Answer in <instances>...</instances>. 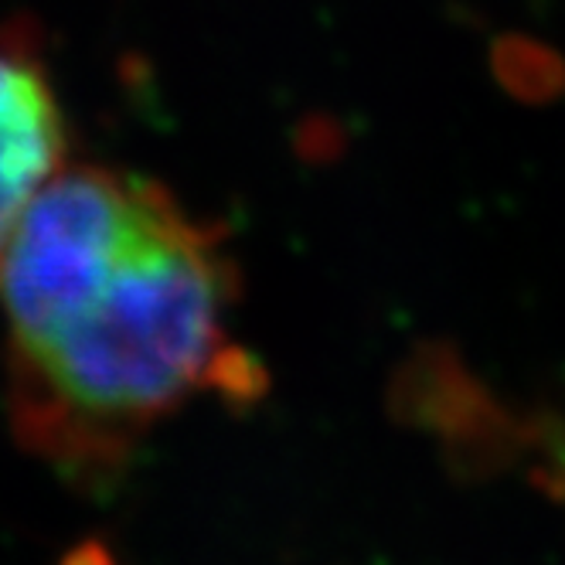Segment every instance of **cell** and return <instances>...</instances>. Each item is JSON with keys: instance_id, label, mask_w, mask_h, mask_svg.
I'll use <instances>...</instances> for the list:
<instances>
[{"instance_id": "3", "label": "cell", "mask_w": 565, "mask_h": 565, "mask_svg": "<svg viewBox=\"0 0 565 565\" xmlns=\"http://www.w3.org/2000/svg\"><path fill=\"white\" fill-rule=\"evenodd\" d=\"M552 460H555V477H558L562 491H565V447H552Z\"/></svg>"}, {"instance_id": "2", "label": "cell", "mask_w": 565, "mask_h": 565, "mask_svg": "<svg viewBox=\"0 0 565 565\" xmlns=\"http://www.w3.org/2000/svg\"><path fill=\"white\" fill-rule=\"evenodd\" d=\"M65 150L49 68L24 45L0 42V263L28 209L65 168Z\"/></svg>"}, {"instance_id": "1", "label": "cell", "mask_w": 565, "mask_h": 565, "mask_svg": "<svg viewBox=\"0 0 565 565\" xmlns=\"http://www.w3.org/2000/svg\"><path fill=\"white\" fill-rule=\"evenodd\" d=\"M222 232L150 178L62 168L0 263L11 416L34 454L113 480L137 443L205 395L253 398Z\"/></svg>"}]
</instances>
